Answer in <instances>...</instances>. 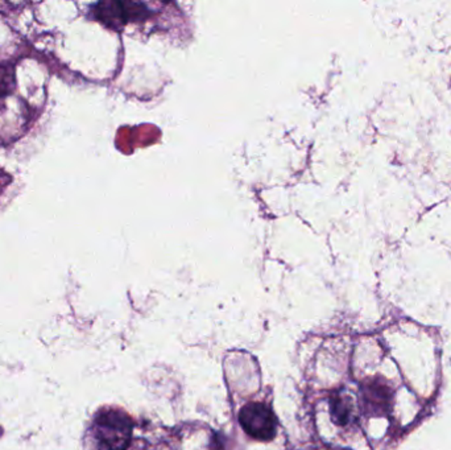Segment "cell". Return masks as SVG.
Masks as SVG:
<instances>
[{
	"label": "cell",
	"mask_w": 451,
	"mask_h": 450,
	"mask_svg": "<svg viewBox=\"0 0 451 450\" xmlns=\"http://www.w3.org/2000/svg\"><path fill=\"white\" fill-rule=\"evenodd\" d=\"M239 423L252 439L271 441L277 433V420L271 408L261 403H249L239 412Z\"/></svg>",
	"instance_id": "2"
},
{
	"label": "cell",
	"mask_w": 451,
	"mask_h": 450,
	"mask_svg": "<svg viewBox=\"0 0 451 450\" xmlns=\"http://www.w3.org/2000/svg\"><path fill=\"white\" fill-rule=\"evenodd\" d=\"M147 10H144V7L137 3L102 1L95 6L94 13L102 23L111 28H119L136 16H141Z\"/></svg>",
	"instance_id": "3"
},
{
	"label": "cell",
	"mask_w": 451,
	"mask_h": 450,
	"mask_svg": "<svg viewBox=\"0 0 451 450\" xmlns=\"http://www.w3.org/2000/svg\"><path fill=\"white\" fill-rule=\"evenodd\" d=\"M15 86V69L8 62H0V97L10 95Z\"/></svg>",
	"instance_id": "4"
},
{
	"label": "cell",
	"mask_w": 451,
	"mask_h": 450,
	"mask_svg": "<svg viewBox=\"0 0 451 450\" xmlns=\"http://www.w3.org/2000/svg\"><path fill=\"white\" fill-rule=\"evenodd\" d=\"M92 433L98 450H125L132 436V423L120 411H106L95 417Z\"/></svg>",
	"instance_id": "1"
},
{
	"label": "cell",
	"mask_w": 451,
	"mask_h": 450,
	"mask_svg": "<svg viewBox=\"0 0 451 450\" xmlns=\"http://www.w3.org/2000/svg\"><path fill=\"white\" fill-rule=\"evenodd\" d=\"M331 408H330V412H331V416H333V420L339 424V425H345L347 421H349V416H350V408L347 407V404L342 400V399H334L331 402Z\"/></svg>",
	"instance_id": "5"
}]
</instances>
